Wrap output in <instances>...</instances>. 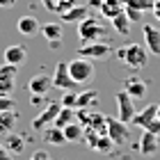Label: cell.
<instances>
[{"label": "cell", "mask_w": 160, "mask_h": 160, "mask_svg": "<svg viewBox=\"0 0 160 160\" xmlns=\"http://www.w3.org/2000/svg\"><path fill=\"white\" fill-rule=\"evenodd\" d=\"M114 55L119 57V60L126 64L130 69H144L149 64V50L142 46V43H128V46H123L119 50H114Z\"/></svg>", "instance_id": "6da1fadb"}, {"label": "cell", "mask_w": 160, "mask_h": 160, "mask_svg": "<svg viewBox=\"0 0 160 160\" xmlns=\"http://www.w3.org/2000/svg\"><path fill=\"white\" fill-rule=\"evenodd\" d=\"M67 64H69V73H71L76 85H85V82H89L94 78V60H89V57H80L78 55Z\"/></svg>", "instance_id": "7a4b0ae2"}, {"label": "cell", "mask_w": 160, "mask_h": 160, "mask_svg": "<svg viewBox=\"0 0 160 160\" xmlns=\"http://www.w3.org/2000/svg\"><path fill=\"white\" fill-rule=\"evenodd\" d=\"M105 32H108V28L101 25V21L94 18V16H87L85 21H80V23H78V37H80V41L103 39Z\"/></svg>", "instance_id": "3957f363"}, {"label": "cell", "mask_w": 160, "mask_h": 160, "mask_svg": "<svg viewBox=\"0 0 160 160\" xmlns=\"http://www.w3.org/2000/svg\"><path fill=\"white\" fill-rule=\"evenodd\" d=\"M112 53L110 43H105L103 39H94V41H82L78 46V55L80 57H89V60H101V57H108Z\"/></svg>", "instance_id": "277c9868"}, {"label": "cell", "mask_w": 160, "mask_h": 160, "mask_svg": "<svg viewBox=\"0 0 160 160\" xmlns=\"http://www.w3.org/2000/svg\"><path fill=\"white\" fill-rule=\"evenodd\" d=\"M114 101H117V119L123 121V123H130L135 117V105H133V98L128 96V92L126 89L117 92Z\"/></svg>", "instance_id": "5b68a950"}, {"label": "cell", "mask_w": 160, "mask_h": 160, "mask_svg": "<svg viewBox=\"0 0 160 160\" xmlns=\"http://www.w3.org/2000/svg\"><path fill=\"white\" fill-rule=\"evenodd\" d=\"M16 78H18V67L2 62L0 64V94H9L16 89Z\"/></svg>", "instance_id": "8992f818"}, {"label": "cell", "mask_w": 160, "mask_h": 160, "mask_svg": "<svg viewBox=\"0 0 160 160\" xmlns=\"http://www.w3.org/2000/svg\"><path fill=\"white\" fill-rule=\"evenodd\" d=\"M105 130H108L110 140L117 144V147L128 142V123H123V121L114 119V117H105Z\"/></svg>", "instance_id": "52a82bcc"}, {"label": "cell", "mask_w": 160, "mask_h": 160, "mask_svg": "<svg viewBox=\"0 0 160 160\" xmlns=\"http://www.w3.org/2000/svg\"><path fill=\"white\" fill-rule=\"evenodd\" d=\"M60 110H62L60 103H48V105L37 114V117L32 119V128H34V130H43V128L53 126V123H55V117H57V112H60Z\"/></svg>", "instance_id": "ba28073f"}, {"label": "cell", "mask_w": 160, "mask_h": 160, "mask_svg": "<svg viewBox=\"0 0 160 160\" xmlns=\"http://www.w3.org/2000/svg\"><path fill=\"white\" fill-rule=\"evenodd\" d=\"M53 78V87H57V89H64V92H69V89H73V78H71L69 73V64L67 62H60L55 67V73L50 76Z\"/></svg>", "instance_id": "9c48e42d"}, {"label": "cell", "mask_w": 160, "mask_h": 160, "mask_svg": "<svg viewBox=\"0 0 160 160\" xmlns=\"http://www.w3.org/2000/svg\"><path fill=\"white\" fill-rule=\"evenodd\" d=\"M142 37L144 43H147V50L151 55H160V30L151 23H144L142 25Z\"/></svg>", "instance_id": "30bf717a"}, {"label": "cell", "mask_w": 160, "mask_h": 160, "mask_svg": "<svg viewBox=\"0 0 160 160\" xmlns=\"http://www.w3.org/2000/svg\"><path fill=\"white\" fill-rule=\"evenodd\" d=\"M142 156H156L158 149H160V135L151 133V130H142V137H140V144H137Z\"/></svg>", "instance_id": "8fae6325"}, {"label": "cell", "mask_w": 160, "mask_h": 160, "mask_svg": "<svg viewBox=\"0 0 160 160\" xmlns=\"http://www.w3.org/2000/svg\"><path fill=\"white\" fill-rule=\"evenodd\" d=\"M2 60L7 64H14V67H21L25 60H28V48L23 46V43H12V46L5 48L2 53Z\"/></svg>", "instance_id": "7c38bea8"}, {"label": "cell", "mask_w": 160, "mask_h": 160, "mask_svg": "<svg viewBox=\"0 0 160 160\" xmlns=\"http://www.w3.org/2000/svg\"><path fill=\"white\" fill-rule=\"evenodd\" d=\"M158 119V105L156 103H149L144 110H140V112H135V117H133V126H137V128H149L151 126V121H156Z\"/></svg>", "instance_id": "4fadbf2b"}, {"label": "cell", "mask_w": 160, "mask_h": 160, "mask_svg": "<svg viewBox=\"0 0 160 160\" xmlns=\"http://www.w3.org/2000/svg\"><path fill=\"white\" fill-rule=\"evenodd\" d=\"M50 87H53V78L46 76V73H37L30 78V82H28V89L30 94H37V96H46L50 92Z\"/></svg>", "instance_id": "5bb4252c"}, {"label": "cell", "mask_w": 160, "mask_h": 160, "mask_svg": "<svg viewBox=\"0 0 160 160\" xmlns=\"http://www.w3.org/2000/svg\"><path fill=\"white\" fill-rule=\"evenodd\" d=\"M123 89H126V92H128V96L135 101V98H144V96H147L149 87H147V82H144L142 78L130 76V78L123 80Z\"/></svg>", "instance_id": "9a60e30c"}, {"label": "cell", "mask_w": 160, "mask_h": 160, "mask_svg": "<svg viewBox=\"0 0 160 160\" xmlns=\"http://www.w3.org/2000/svg\"><path fill=\"white\" fill-rule=\"evenodd\" d=\"M87 16H89V7L87 5H73V7H69L67 12L60 14V21L62 23H80V21H85Z\"/></svg>", "instance_id": "2e32d148"}, {"label": "cell", "mask_w": 160, "mask_h": 160, "mask_svg": "<svg viewBox=\"0 0 160 160\" xmlns=\"http://www.w3.org/2000/svg\"><path fill=\"white\" fill-rule=\"evenodd\" d=\"M39 28H41V23H39L34 16H21V18L16 21V30H18L21 34H25V37H32V34H37Z\"/></svg>", "instance_id": "e0dca14e"}, {"label": "cell", "mask_w": 160, "mask_h": 160, "mask_svg": "<svg viewBox=\"0 0 160 160\" xmlns=\"http://www.w3.org/2000/svg\"><path fill=\"white\" fill-rule=\"evenodd\" d=\"M39 32L46 37V41H60L62 34H64V25L62 21H53V23H43L39 28Z\"/></svg>", "instance_id": "ac0fdd59"}, {"label": "cell", "mask_w": 160, "mask_h": 160, "mask_svg": "<svg viewBox=\"0 0 160 160\" xmlns=\"http://www.w3.org/2000/svg\"><path fill=\"white\" fill-rule=\"evenodd\" d=\"M18 123V112L16 110H7L0 112V135H9Z\"/></svg>", "instance_id": "d6986e66"}, {"label": "cell", "mask_w": 160, "mask_h": 160, "mask_svg": "<svg viewBox=\"0 0 160 160\" xmlns=\"http://www.w3.org/2000/svg\"><path fill=\"white\" fill-rule=\"evenodd\" d=\"M43 142L46 144H55V147H60V144H67V140H64V130L57 128V126H48L43 128Z\"/></svg>", "instance_id": "ffe728a7"}, {"label": "cell", "mask_w": 160, "mask_h": 160, "mask_svg": "<svg viewBox=\"0 0 160 160\" xmlns=\"http://www.w3.org/2000/svg\"><path fill=\"white\" fill-rule=\"evenodd\" d=\"M98 103V92L96 89H85L78 94V101H76V110H82V108H89V105H96Z\"/></svg>", "instance_id": "44dd1931"}, {"label": "cell", "mask_w": 160, "mask_h": 160, "mask_svg": "<svg viewBox=\"0 0 160 160\" xmlns=\"http://www.w3.org/2000/svg\"><path fill=\"white\" fill-rule=\"evenodd\" d=\"M121 12H123V0H103V5H101V14L110 21Z\"/></svg>", "instance_id": "7402d4cb"}, {"label": "cell", "mask_w": 160, "mask_h": 160, "mask_svg": "<svg viewBox=\"0 0 160 160\" xmlns=\"http://www.w3.org/2000/svg\"><path fill=\"white\" fill-rule=\"evenodd\" d=\"M64 140L67 142H82V133H85V128H82V123H69V126H64Z\"/></svg>", "instance_id": "603a6c76"}, {"label": "cell", "mask_w": 160, "mask_h": 160, "mask_svg": "<svg viewBox=\"0 0 160 160\" xmlns=\"http://www.w3.org/2000/svg\"><path fill=\"white\" fill-rule=\"evenodd\" d=\"M73 121H76V108H62V110L57 112L53 126L64 128V126H69V123H73Z\"/></svg>", "instance_id": "cb8c5ba5"}, {"label": "cell", "mask_w": 160, "mask_h": 160, "mask_svg": "<svg viewBox=\"0 0 160 160\" xmlns=\"http://www.w3.org/2000/svg\"><path fill=\"white\" fill-rule=\"evenodd\" d=\"M23 147H25V142H23V137H18V135H5V149L9 151L12 156H16V153H21L23 151Z\"/></svg>", "instance_id": "d4e9b609"}, {"label": "cell", "mask_w": 160, "mask_h": 160, "mask_svg": "<svg viewBox=\"0 0 160 160\" xmlns=\"http://www.w3.org/2000/svg\"><path fill=\"white\" fill-rule=\"evenodd\" d=\"M112 28H114V32L128 37V32H130V21H128V16H126V12H121V14H117V16L112 18Z\"/></svg>", "instance_id": "484cf974"}, {"label": "cell", "mask_w": 160, "mask_h": 160, "mask_svg": "<svg viewBox=\"0 0 160 160\" xmlns=\"http://www.w3.org/2000/svg\"><path fill=\"white\" fill-rule=\"evenodd\" d=\"M123 7H133L137 12H151L153 9V0H123Z\"/></svg>", "instance_id": "4316f807"}, {"label": "cell", "mask_w": 160, "mask_h": 160, "mask_svg": "<svg viewBox=\"0 0 160 160\" xmlns=\"http://www.w3.org/2000/svg\"><path fill=\"white\" fill-rule=\"evenodd\" d=\"M98 137H101V133H96L94 128H85V133H82V142H85V144H87L89 149H94V151H96Z\"/></svg>", "instance_id": "83f0119b"}, {"label": "cell", "mask_w": 160, "mask_h": 160, "mask_svg": "<svg viewBox=\"0 0 160 160\" xmlns=\"http://www.w3.org/2000/svg\"><path fill=\"white\" fill-rule=\"evenodd\" d=\"M112 147H114V142L110 140V135H101V137H98V144H96V151H98V153L108 156V153L112 151Z\"/></svg>", "instance_id": "f1b7e54d"}, {"label": "cell", "mask_w": 160, "mask_h": 160, "mask_svg": "<svg viewBox=\"0 0 160 160\" xmlns=\"http://www.w3.org/2000/svg\"><path fill=\"white\" fill-rule=\"evenodd\" d=\"M7 110H16V101L9 94H0V112H7Z\"/></svg>", "instance_id": "f546056e"}, {"label": "cell", "mask_w": 160, "mask_h": 160, "mask_svg": "<svg viewBox=\"0 0 160 160\" xmlns=\"http://www.w3.org/2000/svg\"><path fill=\"white\" fill-rule=\"evenodd\" d=\"M76 101H78V94L76 92H64V96L60 98V105L62 108H76Z\"/></svg>", "instance_id": "4dcf8cb0"}, {"label": "cell", "mask_w": 160, "mask_h": 160, "mask_svg": "<svg viewBox=\"0 0 160 160\" xmlns=\"http://www.w3.org/2000/svg\"><path fill=\"white\" fill-rule=\"evenodd\" d=\"M123 12H126V16H128V21H130V23H140V18H142V12L133 9V7H123Z\"/></svg>", "instance_id": "1f68e13d"}, {"label": "cell", "mask_w": 160, "mask_h": 160, "mask_svg": "<svg viewBox=\"0 0 160 160\" xmlns=\"http://www.w3.org/2000/svg\"><path fill=\"white\" fill-rule=\"evenodd\" d=\"M55 5H57V9L55 12H67L69 7H73V5H78V0H55Z\"/></svg>", "instance_id": "d6a6232c"}, {"label": "cell", "mask_w": 160, "mask_h": 160, "mask_svg": "<svg viewBox=\"0 0 160 160\" xmlns=\"http://www.w3.org/2000/svg\"><path fill=\"white\" fill-rule=\"evenodd\" d=\"M32 160H50V156H48V153H46V151H43V149H39V151H34Z\"/></svg>", "instance_id": "836d02e7"}, {"label": "cell", "mask_w": 160, "mask_h": 160, "mask_svg": "<svg viewBox=\"0 0 160 160\" xmlns=\"http://www.w3.org/2000/svg\"><path fill=\"white\" fill-rule=\"evenodd\" d=\"M39 2H41L43 7H46V9H48V12H55V9H57V5H55V0H39Z\"/></svg>", "instance_id": "e575fe53"}, {"label": "cell", "mask_w": 160, "mask_h": 160, "mask_svg": "<svg viewBox=\"0 0 160 160\" xmlns=\"http://www.w3.org/2000/svg\"><path fill=\"white\" fill-rule=\"evenodd\" d=\"M0 160H14V158H12V153L5 149V144H0Z\"/></svg>", "instance_id": "d590c367"}, {"label": "cell", "mask_w": 160, "mask_h": 160, "mask_svg": "<svg viewBox=\"0 0 160 160\" xmlns=\"http://www.w3.org/2000/svg\"><path fill=\"white\" fill-rule=\"evenodd\" d=\"M14 5H16V0H0V7H2V9H12Z\"/></svg>", "instance_id": "8d00e7d4"}, {"label": "cell", "mask_w": 160, "mask_h": 160, "mask_svg": "<svg viewBox=\"0 0 160 160\" xmlns=\"http://www.w3.org/2000/svg\"><path fill=\"white\" fill-rule=\"evenodd\" d=\"M151 12H153V16L160 21V0H153V9H151Z\"/></svg>", "instance_id": "74e56055"}, {"label": "cell", "mask_w": 160, "mask_h": 160, "mask_svg": "<svg viewBox=\"0 0 160 160\" xmlns=\"http://www.w3.org/2000/svg\"><path fill=\"white\" fill-rule=\"evenodd\" d=\"M41 101H43V96H37V94H30V103H32V105H39Z\"/></svg>", "instance_id": "f35d334b"}, {"label": "cell", "mask_w": 160, "mask_h": 160, "mask_svg": "<svg viewBox=\"0 0 160 160\" xmlns=\"http://www.w3.org/2000/svg\"><path fill=\"white\" fill-rule=\"evenodd\" d=\"M101 5H103V0H89L87 7H96V9H101Z\"/></svg>", "instance_id": "ab89813d"}, {"label": "cell", "mask_w": 160, "mask_h": 160, "mask_svg": "<svg viewBox=\"0 0 160 160\" xmlns=\"http://www.w3.org/2000/svg\"><path fill=\"white\" fill-rule=\"evenodd\" d=\"M48 46L53 48V50H55V48H60V46H62V39H60V41H48Z\"/></svg>", "instance_id": "60d3db41"}, {"label": "cell", "mask_w": 160, "mask_h": 160, "mask_svg": "<svg viewBox=\"0 0 160 160\" xmlns=\"http://www.w3.org/2000/svg\"><path fill=\"white\" fill-rule=\"evenodd\" d=\"M158 119H160V105H158Z\"/></svg>", "instance_id": "b9f144b4"}]
</instances>
